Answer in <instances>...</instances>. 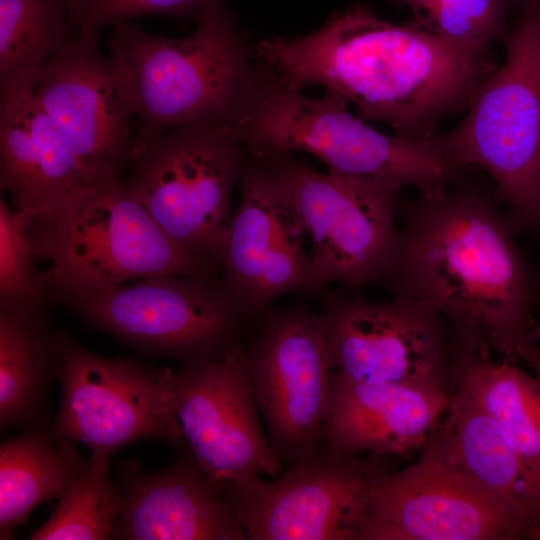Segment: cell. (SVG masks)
I'll use <instances>...</instances> for the list:
<instances>
[{
  "instance_id": "cell-22",
  "label": "cell",
  "mask_w": 540,
  "mask_h": 540,
  "mask_svg": "<svg viewBox=\"0 0 540 540\" xmlns=\"http://www.w3.org/2000/svg\"><path fill=\"white\" fill-rule=\"evenodd\" d=\"M62 333L44 309L0 304V428L46 429Z\"/></svg>"
},
{
  "instance_id": "cell-12",
  "label": "cell",
  "mask_w": 540,
  "mask_h": 540,
  "mask_svg": "<svg viewBox=\"0 0 540 540\" xmlns=\"http://www.w3.org/2000/svg\"><path fill=\"white\" fill-rule=\"evenodd\" d=\"M172 370L94 354L62 333L58 364L61 402L51 433L111 456L138 440L185 447L171 405Z\"/></svg>"
},
{
  "instance_id": "cell-3",
  "label": "cell",
  "mask_w": 540,
  "mask_h": 540,
  "mask_svg": "<svg viewBox=\"0 0 540 540\" xmlns=\"http://www.w3.org/2000/svg\"><path fill=\"white\" fill-rule=\"evenodd\" d=\"M255 157L310 153L329 171L372 179L418 194L443 192L466 172L445 148L439 133L427 140L383 134L326 92L307 97L258 64L229 114L216 126Z\"/></svg>"
},
{
  "instance_id": "cell-24",
  "label": "cell",
  "mask_w": 540,
  "mask_h": 540,
  "mask_svg": "<svg viewBox=\"0 0 540 540\" xmlns=\"http://www.w3.org/2000/svg\"><path fill=\"white\" fill-rule=\"evenodd\" d=\"M85 466L72 442L50 430H23L1 442L0 539H13L35 507L60 499Z\"/></svg>"
},
{
  "instance_id": "cell-4",
  "label": "cell",
  "mask_w": 540,
  "mask_h": 540,
  "mask_svg": "<svg viewBox=\"0 0 540 540\" xmlns=\"http://www.w3.org/2000/svg\"><path fill=\"white\" fill-rule=\"evenodd\" d=\"M29 235L49 291L73 308L131 280L217 277L218 260L171 239L118 176L82 184L51 211L32 217Z\"/></svg>"
},
{
  "instance_id": "cell-10",
  "label": "cell",
  "mask_w": 540,
  "mask_h": 540,
  "mask_svg": "<svg viewBox=\"0 0 540 540\" xmlns=\"http://www.w3.org/2000/svg\"><path fill=\"white\" fill-rule=\"evenodd\" d=\"M268 440L288 467L326 447L331 368L318 310L302 299L265 311L244 345Z\"/></svg>"
},
{
  "instance_id": "cell-26",
  "label": "cell",
  "mask_w": 540,
  "mask_h": 540,
  "mask_svg": "<svg viewBox=\"0 0 540 540\" xmlns=\"http://www.w3.org/2000/svg\"><path fill=\"white\" fill-rule=\"evenodd\" d=\"M110 456L91 453L86 466L47 521L30 540L109 539L124 508V496L110 478Z\"/></svg>"
},
{
  "instance_id": "cell-5",
  "label": "cell",
  "mask_w": 540,
  "mask_h": 540,
  "mask_svg": "<svg viewBox=\"0 0 540 540\" xmlns=\"http://www.w3.org/2000/svg\"><path fill=\"white\" fill-rule=\"evenodd\" d=\"M109 49L131 115L139 123L131 158L170 129L220 124L252 67L247 44L222 3L205 12L184 38L116 22Z\"/></svg>"
},
{
  "instance_id": "cell-6",
  "label": "cell",
  "mask_w": 540,
  "mask_h": 540,
  "mask_svg": "<svg viewBox=\"0 0 540 540\" xmlns=\"http://www.w3.org/2000/svg\"><path fill=\"white\" fill-rule=\"evenodd\" d=\"M506 59L463 120L440 134L466 169L484 170L511 222H540V0H523L505 37Z\"/></svg>"
},
{
  "instance_id": "cell-20",
  "label": "cell",
  "mask_w": 540,
  "mask_h": 540,
  "mask_svg": "<svg viewBox=\"0 0 540 540\" xmlns=\"http://www.w3.org/2000/svg\"><path fill=\"white\" fill-rule=\"evenodd\" d=\"M91 181L95 179L36 101L34 89L1 93L0 186L14 208L40 216Z\"/></svg>"
},
{
  "instance_id": "cell-8",
  "label": "cell",
  "mask_w": 540,
  "mask_h": 540,
  "mask_svg": "<svg viewBox=\"0 0 540 540\" xmlns=\"http://www.w3.org/2000/svg\"><path fill=\"white\" fill-rule=\"evenodd\" d=\"M91 325L182 367L243 347L260 318L220 277L163 275L140 279L74 307Z\"/></svg>"
},
{
  "instance_id": "cell-9",
  "label": "cell",
  "mask_w": 540,
  "mask_h": 540,
  "mask_svg": "<svg viewBox=\"0 0 540 540\" xmlns=\"http://www.w3.org/2000/svg\"><path fill=\"white\" fill-rule=\"evenodd\" d=\"M246 157L240 144L213 125L180 126L138 151L123 183L171 239L219 261L231 192Z\"/></svg>"
},
{
  "instance_id": "cell-7",
  "label": "cell",
  "mask_w": 540,
  "mask_h": 540,
  "mask_svg": "<svg viewBox=\"0 0 540 540\" xmlns=\"http://www.w3.org/2000/svg\"><path fill=\"white\" fill-rule=\"evenodd\" d=\"M298 214L310 242L306 295L332 284L359 293L383 282L399 246L400 188L333 171L320 173L292 154L257 157Z\"/></svg>"
},
{
  "instance_id": "cell-25",
  "label": "cell",
  "mask_w": 540,
  "mask_h": 540,
  "mask_svg": "<svg viewBox=\"0 0 540 540\" xmlns=\"http://www.w3.org/2000/svg\"><path fill=\"white\" fill-rule=\"evenodd\" d=\"M69 0H0L1 93L34 89L41 69L74 37Z\"/></svg>"
},
{
  "instance_id": "cell-11",
  "label": "cell",
  "mask_w": 540,
  "mask_h": 540,
  "mask_svg": "<svg viewBox=\"0 0 540 540\" xmlns=\"http://www.w3.org/2000/svg\"><path fill=\"white\" fill-rule=\"evenodd\" d=\"M540 539V515L487 492L429 449L368 484L357 540Z\"/></svg>"
},
{
  "instance_id": "cell-28",
  "label": "cell",
  "mask_w": 540,
  "mask_h": 540,
  "mask_svg": "<svg viewBox=\"0 0 540 540\" xmlns=\"http://www.w3.org/2000/svg\"><path fill=\"white\" fill-rule=\"evenodd\" d=\"M32 216L0 200V304L44 309L47 289L29 235Z\"/></svg>"
},
{
  "instance_id": "cell-17",
  "label": "cell",
  "mask_w": 540,
  "mask_h": 540,
  "mask_svg": "<svg viewBox=\"0 0 540 540\" xmlns=\"http://www.w3.org/2000/svg\"><path fill=\"white\" fill-rule=\"evenodd\" d=\"M98 40L77 35L39 72L36 101L91 178L118 176L130 163L132 117L121 82Z\"/></svg>"
},
{
  "instance_id": "cell-29",
  "label": "cell",
  "mask_w": 540,
  "mask_h": 540,
  "mask_svg": "<svg viewBox=\"0 0 540 540\" xmlns=\"http://www.w3.org/2000/svg\"><path fill=\"white\" fill-rule=\"evenodd\" d=\"M221 0H69L68 21L79 36L97 39L102 29L143 15L163 14L198 20Z\"/></svg>"
},
{
  "instance_id": "cell-13",
  "label": "cell",
  "mask_w": 540,
  "mask_h": 540,
  "mask_svg": "<svg viewBox=\"0 0 540 540\" xmlns=\"http://www.w3.org/2000/svg\"><path fill=\"white\" fill-rule=\"evenodd\" d=\"M313 297L331 371L357 382L448 388L451 336L435 311L404 296L374 301L329 287Z\"/></svg>"
},
{
  "instance_id": "cell-16",
  "label": "cell",
  "mask_w": 540,
  "mask_h": 540,
  "mask_svg": "<svg viewBox=\"0 0 540 540\" xmlns=\"http://www.w3.org/2000/svg\"><path fill=\"white\" fill-rule=\"evenodd\" d=\"M241 200L225 230L219 261L223 285L257 318L287 294H307L310 251L302 222L272 173L247 153Z\"/></svg>"
},
{
  "instance_id": "cell-27",
  "label": "cell",
  "mask_w": 540,
  "mask_h": 540,
  "mask_svg": "<svg viewBox=\"0 0 540 540\" xmlns=\"http://www.w3.org/2000/svg\"><path fill=\"white\" fill-rule=\"evenodd\" d=\"M414 15L416 26L476 49L507 35L509 13L523 0H397Z\"/></svg>"
},
{
  "instance_id": "cell-14",
  "label": "cell",
  "mask_w": 540,
  "mask_h": 540,
  "mask_svg": "<svg viewBox=\"0 0 540 540\" xmlns=\"http://www.w3.org/2000/svg\"><path fill=\"white\" fill-rule=\"evenodd\" d=\"M383 472L373 459L327 446L277 478L221 488L246 540H357L365 491Z\"/></svg>"
},
{
  "instance_id": "cell-30",
  "label": "cell",
  "mask_w": 540,
  "mask_h": 540,
  "mask_svg": "<svg viewBox=\"0 0 540 540\" xmlns=\"http://www.w3.org/2000/svg\"><path fill=\"white\" fill-rule=\"evenodd\" d=\"M517 359L525 362L540 380V353L536 350L532 341L523 344L518 349Z\"/></svg>"
},
{
  "instance_id": "cell-2",
  "label": "cell",
  "mask_w": 540,
  "mask_h": 540,
  "mask_svg": "<svg viewBox=\"0 0 540 540\" xmlns=\"http://www.w3.org/2000/svg\"><path fill=\"white\" fill-rule=\"evenodd\" d=\"M495 188L464 177L400 204L399 246L383 281L445 322L451 341L517 360L531 342L534 284Z\"/></svg>"
},
{
  "instance_id": "cell-15",
  "label": "cell",
  "mask_w": 540,
  "mask_h": 540,
  "mask_svg": "<svg viewBox=\"0 0 540 540\" xmlns=\"http://www.w3.org/2000/svg\"><path fill=\"white\" fill-rule=\"evenodd\" d=\"M170 400L185 447L220 489L253 476H279L282 463L258 420L244 346L172 371Z\"/></svg>"
},
{
  "instance_id": "cell-19",
  "label": "cell",
  "mask_w": 540,
  "mask_h": 540,
  "mask_svg": "<svg viewBox=\"0 0 540 540\" xmlns=\"http://www.w3.org/2000/svg\"><path fill=\"white\" fill-rule=\"evenodd\" d=\"M448 403L449 389L441 386L357 382L331 371L324 442L344 455L408 454L424 448Z\"/></svg>"
},
{
  "instance_id": "cell-18",
  "label": "cell",
  "mask_w": 540,
  "mask_h": 540,
  "mask_svg": "<svg viewBox=\"0 0 540 540\" xmlns=\"http://www.w3.org/2000/svg\"><path fill=\"white\" fill-rule=\"evenodd\" d=\"M124 508L109 539L244 540L220 487L186 447L162 470L144 473L134 461L118 465Z\"/></svg>"
},
{
  "instance_id": "cell-21",
  "label": "cell",
  "mask_w": 540,
  "mask_h": 540,
  "mask_svg": "<svg viewBox=\"0 0 540 540\" xmlns=\"http://www.w3.org/2000/svg\"><path fill=\"white\" fill-rule=\"evenodd\" d=\"M444 415L424 447L487 492L540 515V487L498 421L471 396L452 387Z\"/></svg>"
},
{
  "instance_id": "cell-23",
  "label": "cell",
  "mask_w": 540,
  "mask_h": 540,
  "mask_svg": "<svg viewBox=\"0 0 540 540\" xmlns=\"http://www.w3.org/2000/svg\"><path fill=\"white\" fill-rule=\"evenodd\" d=\"M487 410L512 439L540 487V380L490 351L451 341L449 383Z\"/></svg>"
},
{
  "instance_id": "cell-1",
  "label": "cell",
  "mask_w": 540,
  "mask_h": 540,
  "mask_svg": "<svg viewBox=\"0 0 540 540\" xmlns=\"http://www.w3.org/2000/svg\"><path fill=\"white\" fill-rule=\"evenodd\" d=\"M254 54L289 87L321 86L355 104L361 119L418 141L467 110L498 68L491 48L466 47L414 23H390L366 5L334 15L307 36L265 39Z\"/></svg>"
}]
</instances>
